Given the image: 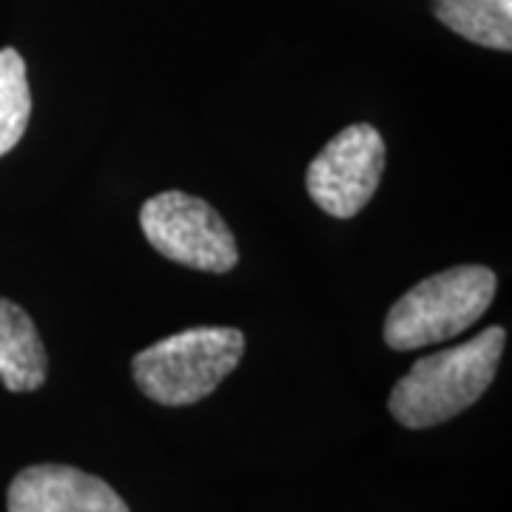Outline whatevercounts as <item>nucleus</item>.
I'll return each instance as SVG.
<instances>
[{
	"mask_svg": "<svg viewBox=\"0 0 512 512\" xmlns=\"http://www.w3.org/2000/svg\"><path fill=\"white\" fill-rule=\"evenodd\" d=\"M507 330H481L476 339L421 356L390 393V413L402 427L427 430L450 421L487 393L504 353Z\"/></svg>",
	"mask_w": 512,
	"mask_h": 512,
	"instance_id": "f257e3e1",
	"label": "nucleus"
},
{
	"mask_svg": "<svg viewBox=\"0 0 512 512\" xmlns=\"http://www.w3.org/2000/svg\"><path fill=\"white\" fill-rule=\"evenodd\" d=\"M242 353V330L188 328L140 350L131 373L151 402L185 407L211 396L237 370Z\"/></svg>",
	"mask_w": 512,
	"mask_h": 512,
	"instance_id": "f03ea898",
	"label": "nucleus"
},
{
	"mask_svg": "<svg viewBox=\"0 0 512 512\" xmlns=\"http://www.w3.org/2000/svg\"><path fill=\"white\" fill-rule=\"evenodd\" d=\"M495 285L498 279L484 265H458L421 279L384 319L387 348L419 350L456 339L487 313Z\"/></svg>",
	"mask_w": 512,
	"mask_h": 512,
	"instance_id": "7ed1b4c3",
	"label": "nucleus"
},
{
	"mask_svg": "<svg viewBox=\"0 0 512 512\" xmlns=\"http://www.w3.org/2000/svg\"><path fill=\"white\" fill-rule=\"evenodd\" d=\"M140 225L148 245L165 259L205 271L228 274L239 262L237 239L220 214L200 197L163 191L143 202Z\"/></svg>",
	"mask_w": 512,
	"mask_h": 512,
	"instance_id": "20e7f679",
	"label": "nucleus"
},
{
	"mask_svg": "<svg viewBox=\"0 0 512 512\" xmlns=\"http://www.w3.org/2000/svg\"><path fill=\"white\" fill-rule=\"evenodd\" d=\"M387 148L379 128L353 123L339 131L308 165L305 185L311 200L336 220L356 217L382 183Z\"/></svg>",
	"mask_w": 512,
	"mask_h": 512,
	"instance_id": "39448f33",
	"label": "nucleus"
},
{
	"mask_svg": "<svg viewBox=\"0 0 512 512\" xmlns=\"http://www.w3.org/2000/svg\"><path fill=\"white\" fill-rule=\"evenodd\" d=\"M9 512H131L103 478L66 464L26 467L9 484Z\"/></svg>",
	"mask_w": 512,
	"mask_h": 512,
	"instance_id": "423d86ee",
	"label": "nucleus"
},
{
	"mask_svg": "<svg viewBox=\"0 0 512 512\" xmlns=\"http://www.w3.org/2000/svg\"><path fill=\"white\" fill-rule=\"evenodd\" d=\"M49 356L32 316L20 305L0 299V382L9 393H32L43 387Z\"/></svg>",
	"mask_w": 512,
	"mask_h": 512,
	"instance_id": "0eeeda50",
	"label": "nucleus"
},
{
	"mask_svg": "<svg viewBox=\"0 0 512 512\" xmlns=\"http://www.w3.org/2000/svg\"><path fill=\"white\" fill-rule=\"evenodd\" d=\"M433 15L484 49H512V0H433Z\"/></svg>",
	"mask_w": 512,
	"mask_h": 512,
	"instance_id": "6e6552de",
	"label": "nucleus"
},
{
	"mask_svg": "<svg viewBox=\"0 0 512 512\" xmlns=\"http://www.w3.org/2000/svg\"><path fill=\"white\" fill-rule=\"evenodd\" d=\"M32 117V92L26 63L15 49H0V157L9 154L26 134Z\"/></svg>",
	"mask_w": 512,
	"mask_h": 512,
	"instance_id": "1a4fd4ad",
	"label": "nucleus"
}]
</instances>
